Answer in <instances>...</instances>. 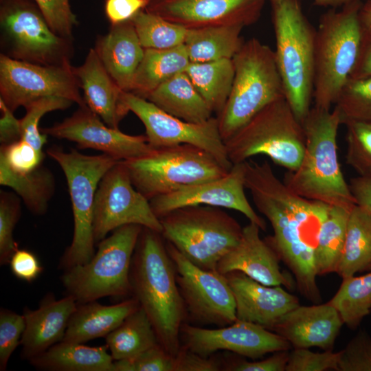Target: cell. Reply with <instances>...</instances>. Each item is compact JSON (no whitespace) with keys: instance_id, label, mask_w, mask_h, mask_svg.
Returning a JSON list of instances; mask_svg holds the SVG:
<instances>
[{"instance_id":"42","label":"cell","mask_w":371,"mask_h":371,"mask_svg":"<svg viewBox=\"0 0 371 371\" xmlns=\"http://www.w3.org/2000/svg\"><path fill=\"white\" fill-rule=\"evenodd\" d=\"M21 215L19 199L12 192L0 194V264L9 263L13 254L19 249L13 232Z\"/></svg>"},{"instance_id":"38","label":"cell","mask_w":371,"mask_h":371,"mask_svg":"<svg viewBox=\"0 0 371 371\" xmlns=\"http://www.w3.org/2000/svg\"><path fill=\"white\" fill-rule=\"evenodd\" d=\"M131 20L144 49H169L184 43L187 29L159 15L142 10Z\"/></svg>"},{"instance_id":"54","label":"cell","mask_w":371,"mask_h":371,"mask_svg":"<svg viewBox=\"0 0 371 371\" xmlns=\"http://www.w3.org/2000/svg\"><path fill=\"white\" fill-rule=\"evenodd\" d=\"M370 76L371 28L363 27L357 60L350 78L359 79Z\"/></svg>"},{"instance_id":"7","label":"cell","mask_w":371,"mask_h":371,"mask_svg":"<svg viewBox=\"0 0 371 371\" xmlns=\"http://www.w3.org/2000/svg\"><path fill=\"white\" fill-rule=\"evenodd\" d=\"M161 234L199 267L216 271L218 261L239 242L243 227L220 207L186 206L159 218Z\"/></svg>"},{"instance_id":"52","label":"cell","mask_w":371,"mask_h":371,"mask_svg":"<svg viewBox=\"0 0 371 371\" xmlns=\"http://www.w3.org/2000/svg\"><path fill=\"white\" fill-rule=\"evenodd\" d=\"M148 0H106L105 14L111 25L131 20L144 10Z\"/></svg>"},{"instance_id":"1","label":"cell","mask_w":371,"mask_h":371,"mask_svg":"<svg viewBox=\"0 0 371 371\" xmlns=\"http://www.w3.org/2000/svg\"><path fill=\"white\" fill-rule=\"evenodd\" d=\"M245 164V188L273 230V236L265 240L294 274L301 294L314 302H320L315 250L330 206L293 192L276 176L267 161Z\"/></svg>"},{"instance_id":"57","label":"cell","mask_w":371,"mask_h":371,"mask_svg":"<svg viewBox=\"0 0 371 371\" xmlns=\"http://www.w3.org/2000/svg\"><path fill=\"white\" fill-rule=\"evenodd\" d=\"M270 2L275 0H269ZM363 1L366 0H314V3L318 6H323L330 8H341L345 5L350 3L354 1Z\"/></svg>"},{"instance_id":"25","label":"cell","mask_w":371,"mask_h":371,"mask_svg":"<svg viewBox=\"0 0 371 371\" xmlns=\"http://www.w3.org/2000/svg\"><path fill=\"white\" fill-rule=\"evenodd\" d=\"M93 48L120 89L131 91L145 49L132 20L111 25L107 34L98 37Z\"/></svg>"},{"instance_id":"30","label":"cell","mask_w":371,"mask_h":371,"mask_svg":"<svg viewBox=\"0 0 371 371\" xmlns=\"http://www.w3.org/2000/svg\"><path fill=\"white\" fill-rule=\"evenodd\" d=\"M243 26L221 25L187 29L183 45L190 63L232 59L242 47Z\"/></svg>"},{"instance_id":"5","label":"cell","mask_w":371,"mask_h":371,"mask_svg":"<svg viewBox=\"0 0 371 371\" xmlns=\"http://www.w3.org/2000/svg\"><path fill=\"white\" fill-rule=\"evenodd\" d=\"M363 1L330 8L319 18L316 30L314 106L330 109L357 60L363 25L359 16Z\"/></svg>"},{"instance_id":"44","label":"cell","mask_w":371,"mask_h":371,"mask_svg":"<svg viewBox=\"0 0 371 371\" xmlns=\"http://www.w3.org/2000/svg\"><path fill=\"white\" fill-rule=\"evenodd\" d=\"M25 327L22 315L11 310H0V370H6L8 361L19 345Z\"/></svg>"},{"instance_id":"24","label":"cell","mask_w":371,"mask_h":371,"mask_svg":"<svg viewBox=\"0 0 371 371\" xmlns=\"http://www.w3.org/2000/svg\"><path fill=\"white\" fill-rule=\"evenodd\" d=\"M78 303L69 295L56 300L47 293L36 310L23 308L25 327L21 340V357L31 360L61 341Z\"/></svg>"},{"instance_id":"23","label":"cell","mask_w":371,"mask_h":371,"mask_svg":"<svg viewBox=\"0 0 371 371\" xmlns=\"http://www.w3.org/2000/svg\"><path fill=\"white\" fill-rule=\"evenodd\" d=\"M343 324L339 312L328 302L299 305L269 330L284 337L294 348L317 347L331 350Z\"/></svg>"},{"instance_id":"36","label":"cell","mask_w":371,"mask_h":371,"mask_svg":"<svg viewBox=\"0 0 371 371\" xmlns=\"http://www.w3.org/2000/svg\"><path fill=\"white\" fill-rule=\"evenodd\" d=\"M351 210L330 206L318 236L315 250L317 276L337 272Z\"/></svg>"},{"instance_id":"22","label":"cell","mask_w":371,"mask_h":371,"mask_svg":"<svg viewBox=\"0 0 371 371\" xmlns=\"http://www.w3.org/2000/svg\"><path fill=\"white\" fill-rule=\"evenodd\" d=\"M260 229L252 222L243 227L238 243L218 261L216 271L223 275L238 271L265 285L291 289V278L281 271L278 254L260 238Z\"/></svg>"},{"instance_id":"37","label":"cell","mask_w":371,"mask_h":371,"mask_svg":"<svg viewBox=\"0 0 371 371\" xmlns=\"http://www.w3.org/2000/svg\"><path fill=\"white\" fill-rule=\"evenodd\" d=\"M342 279L339 289L328 302L337 310L344 324L355 330L371 312V271Z\"/></svg>"},{"instance_id":"49","label":"cell","mask_w":371,"mask_h":371,"mask_svg":"<svg viewBox=\"0 0 371 371\" xmlns=\"http://www.w3.org/2000/svg\"><path fill=\"white\" fill-rule=\"evenodd\" d=\"M223 366L218 359L201 356L183 346L175 356V371H219Z\"/></svg>"},{"instance_id":"14","label":"cell","mask_w":371,"mask_h":371,"mask_svg":"<svg viewBox=\"0 0 371 371\" xmlns=\"http://www.w3.org/2000/svg\"><path fill=\"white\" fill-rule=\"evenodd\" d=\"M74 67L47 66L0 54V98L14 112L45 97H60L85 106Z\"/></svg>"},{"instance_id":"28","label":"cell","mask_w":371,"mask_h":371,"mask_svg":"<svg viewBox=\"0 0 371 371\" xmlns=\"http://www.w3.org/2000/svg\"><path fill=\"white\" fill-rule=\"evenodd\" d=\"M146 100L166 113L188 122L202 123L213 114L185 71L162 83Z\"/></svg>"},{"instance_id":"45","label":"cell","mask_w":371,"mask_h":371,"mask_svg":"<svg viewBox=\"0 0 371 371\" xmlns=\"http://www.w3.org/2000/svg\"><path fill=\"white\" fill-rule=\"evenodd\" d=\"M43 159V152L38 151L23 139L1 145L0 159L17 173L23 174L34 170L42 165Z\"/></svg>"},{"instance_id":"13","label":"cell","mask_w":371,"mask_h":371,"mask_svg":"<svg viewBox=\"0 0 371 371\" xmlns=\"http://www.w3.org/2000/svg\"><path fill=\"white\" fill-rule=\"evenodd\" d=\"M121 102L127 113H133L143 123L151 147L189 144L210 153L226 170H229L233 166L216 117L212 116L202 123L186 122L129 91H122Z\"/></svg>"},{"instance_id":"29","label":"cell","mask_w":371,"mask_h":371,"mask_svg":"<svg viewBox=\"0 0 371 371\" xmlns=\"http://www.w3.org/2000/svg\"><path fill=\"white\" fill-rule=\"evenodd\" d=\"M106 345L89 347L61 341L30 360L36 369L47 371H113Z\"/></svg>"},{"instance_id":"6","label":"cell","mask_w":371,"mask_h":371,"mask_svg":"<svg viewBox=\"0 0 371 371\" xmlns=\"http://www.w3.org/2000/svg\"><path fill=\"white\" fill-rule=\"evenodd\" d=\"M232 61V87L216 117L224 142L264 107L284 97L274 51L269 46L257 38H250L243 43Z\"/></svg>"},{"instance_id":"9","label":"cell","mask_w":371,"mask_h":371,"mask_svg":"<svg viewBox=\"0 0 371 371\" xmlns=\"http://www.w3.org/2000/svg\"><path fill=\"white\" fill-rule=\"evenodd\" d=\"M225 144L233 165L264 155L294 171L304 155L305 135L302 123L282 97L264 107Z\"/></svg>"},{"instance_id":"26","label":"cell","mask_w":371,"mask_h":371,"mask_svg":"<svg viewBox=\"0 0 371 371\" xmlns=\"http://www.w3.org/2000/svg\"><path fill=\"white\" fill-rule=\"evenodd\" d=\"M86 105L109 126L119 129L120 121L128 113L121 102L122 90L106 70L94 48L84 63L74 67Z\"/></svg>"},{"instance_id":"46","label":"cell","mask_w":371,"mask_h":371,"mask_svg":"<svg viewBox=\"0 0 371 371\" xmlns=\"http://www.w3.org/2000/svg\"><path fill=\"white\" fill-rule=\"evenodd\" d=\"M341 351L314 352L308 348H294L289 355L285 371H339Z\"/></svg>"},{"instance_id":"32","label":"cell","mask_w":371,"mask_h":371,"mask_svg":"<svg viewBox=\"0 0 371 371\" xmlns=\"http://www.w3.org/2000/svg\"><path fill=\"white\" fill-rule=\"evenodd\" d=\"M371 271V212L355 205L348 220L337 273L342 278Z\"/></svg>"},{"instance_id":"19","label":"cell","mask_w":371,"mask_h":371,"mask_svg":"<svg viewBox=\"0 0 371 371\" xmlns=\"http://www.w3.org/2000/svg\"><path fill=\"white\" fill-rule=\"evenodd\" d=\"M41 131L47 135L75 142L80 149L100 150L120 161L142 157L154 150L146 135H131L111 128L87 105L79 106L63 122Z\"/></svg>"},{"instance_id":"20","label":"cell","mask_w":371,"mask_h":371,"mask_svg":"<svg viewBox=\"0 0 371 371\" xmlns=\"http://www.w3.org/2000/svg\"><path fill=\"white\" fill-rule=\"evenodd\" d=\"M265 0H148L144 10L186 29L221 25L244 27L260 18Z\"/></svg>"},{"instance_id":"50","label":"cell","mask_w":371,"mask_h":371,"mask_svg":"<svg viewBox=\"0 0 371 371\" xmlns=\"http://www.w3.org/2000/svg\"><path fill=\"white\" fill-rule=\"evenodd\" d=\"M288 350L276 352L271 357L259 361L243 359L225 363L223 370L227 371H284L289 359Z\"/></svg>"},{"instance_id":"2","label":"cell","mask_w":371,"mask_h":371,"mask_svg":"<svg viewBox=\"0 0 371 371\" xmlns=\"http://www.w3.org/2000/svg\"><path fill=\"white\" fill-rule=\"evenodd\" d=\"M130 281L131 294L151 321L159 344L175 356L188 315L173 262L160 233L143 227L132 258Z\"/></svg>"},{"instance_id":"56","label":"cell","mask_w":371,"mask_h":371,"mask_svg":"<svg viewBox=\"0 0 371 371\" xmlns=\"http://www.w3.org/2000/svg\"><path fill=\"white\" fill-rule=\"evenodd\" d=\"M359 16L363 27L371 28V0H366L363 2Z\"/></svg>"},{"instance_id":"12","label":"cell","mask_w":371,"mask_h":371,"mask_svg":"<svg viewBox=\"0 0 371 371\" xmlns=\"http://www.w3.org/2000/svg\"><path fill=\"white\" fill-rule=\"evenodd\" d=\"M0 27L1 54L41 65H70L73 39L56 34L36 3L1 0Z\"/></svg>"},{"instance_id":"41","label":"cell","mask_w":371,"mask_h":371,"mask_svg":"<svg viewBox=\"0 0 371 371\" xmlns=\"http://www.w3.org/2000/svg\"><path fill=\"white\" fill-rule=\"evenodd\" d=\"M346 126V164L360 177H371V122L350 121Z\"/></svg>"},{"instance_id":"34","label":"cell","mask_w":371,"mask_h":371,"mask_svg":"<svg viewBox=\"0 0 371 371\" xmlns=\"http://www.w3.org/2000/svg\"><path fill=\"white\" fill-rule=\"evenodd\" d=\"M0 184L12 189L27 208L38 216L47 212L56 186L53 173L43 165L32 172L20 174L10 170L1 159Z\"/></svg>"},{"instance_id":"27","label":"cell","mask_w":371,"mask_h":371,"mask_svg":"<svg viewBox=\"0 0 371 371\" xmlns=\"http://www.w3.org/2000/svg\"><path fill=\"white\" fill-rule=\"evenodd\" d=\"M139 306L133 297L112 305H103L96 301L78 304L62 341L83 344L105 337Z\"/></svg>"},{"instance_id":"39","label":"cell","mask_w":371,"mask_h":371,"mask_svg":"<svg viewBox=\"0 0 371 371\" xmlns=\"http://www.w3.org/2000/svg\"><path fill=\"white\" fill-rule=\"evenodd\" d=\"M335 105L343 124L350 121L371 122V76L349 78Z\"/></svg>"},{"instance_id":"35","label":"cell","mask_w":371,"mask_h":371,"mask_svg":"<svg viewBox=\"0 0 371 371\" xmlns=\"http://www.w3.org/2000/svg\"><path fill=\"white\" fill-rule=\"evenodd\" d=\"M213 113L223 110L234 77L232 59L190 63L184 71Z\"/></svg>"},{"instance_id":"18","label":"cell","mask_w":371,"mask_h":371,"mask_svg":"<svg viewBox=\"0 0 371 371\" xmlns=\"http://www.w3.org/2000/svg\"><path fill=\"white\" fill-rule=\"evenodd\" d=\"M245 162L234 164L224 176L183 188L150 200L159 218L183 207L208 205L236 210L265 231V221L254 210L245 192Z\"/></svg>"},{"instance_id":"3","label":"cell","mask_w":371,"mask_h":371,"mask_svg":"<svg viewBox=\"0 0 371 371\" xmlns=\"http://www.w3.org/2000/svg\"><path fill=\"white\" fill-rule=\"evenodd\" d=\"M302 124L304 155L299 167L284 174V183L305 199L351 210L355 201L337 157V132L342 124L339 111L313 106Z\"/></svg>"},{"instance_id":"10","label":"cell","mask_w":371,"mask_h":371,"mask_svg":"<svg viewBox=\"0 0 371 371\" xmlns=\"http://www.w3.org/2000/svg\"><path fill=\"white\" fill-rule=\"evenodd\" d=\"M47 153L63 171L71 202L73 238L59 262V268L65 271L88 262L95 254L93 216L95 192L104 175L120 160L105 153L88 155L76 149L66 152L56 146L49 148Z\"/></svg>"},{"instance_id":"53","label":"cell","mask_w":371,"mask_h":371,"mask_svg":"<svg viewBox=\"0 0 371 371\" xmlns=\"http://www.w3.org/2000/svg\"><path fill=\"white\" fill-rule=\"evenodd\" d=\"M0 142L1 144H9L21 138L20 120L15 117L12 112L0 98Z\"/></svg>"},{"instance_id":"17","label":"cell","mask_w":371,"mask_h":371,"mask_svg":"<svg viewBox=\"0 0 371 371\" xmlns=\"http://www.w3.org/2000/svg\"><path fill=\"white\" fill-rule=\"evenodd\" d=\"M181 346L203 357L223 350L256 359L269 352L289 350L291 344L280 335L254 323L236 319L218 328H204L184 323Z\"/></svg>"},{"instance_id":"21","label":"cell","mask_w":371,"mask_h":371,"mask_svg":"<svg viewBox=\"0 0 371 371\" xmlns=\"http://www.w3.org/2000/svg\"><path fill=\"white\" fill-rule=\"evenodd\" d=\"M225 276L234 294L238 320L269 329L300 305L298 298L281 286L265 285L238 271Z\"/></svg>"},{"instance_id":"43","label":"cell","mask_w":371,"mask_h":371,"mask_svg":"<svg viewBox=\"0 0 371 371\" xmlns=\"http://www.w3.org/2000/svg\"><path fill=\"white\" fill-rule=\"evenodd\" d=\"M113 371H175V356L159 344L132 358L114 361Z\"/></svg>"},{"instance_id":"11","label":"cell","mask_w":371,"mask_h":371,"mask_svg":"<svg viewBox=\"0 0 371 371\" xmlns=\"http://www.w3.org/2000/svg\"><path fill=\"white\" fill-rule=\"evenodd\" d=\"M123 162L135 188L149 201L229 172L210 153L189 144L154 148Z\"/></svg>"},{"instance_id":"55","label":"cell","mask_w":371,"mask_h":371,"mask_svg":"<svg viewBox=\"0 0 371 371\" xmlns=\"http://www.w3.org/2000/svg\"><path fill=\"white\" fill-rule=\"evenodd\" d=\"M348 184L355 204L371 212V177L358 176Z\"/></svg>"},{"instance_id":"15","label":"cell","mask_w":371,"mask_h":371,"mask_svg":"<svg viewBox=\"0 0 371 371\" xmlns=\"http://www.w3.org/2000/svg\"><path fill=\"white\" fill-rule=\"evenodd\" d=\"M136 224L159 233L162 227L150 201L133 186L123 161L101 179L95 195L93 229L96 243L126 225Z\"/></svg>"},{"instance_id":"33","label":"cell","mask_w":371,"mask_h":371,"mask_svg":"<svg viewBox=\"0 0 371 371\" xmlns=\"http://www.w3.org/2000/svg\"><path fill=\"white\" fill-rule=\"evenodd\" d=\"M114 361L130 359L159 344L145 311L139 306L105 337Z\"/></svg>"},{"instance_id":"31","label":"cell","mask_w":371,"mask_h":371,"mask_svg":"<svg viewBox=\"0 0 371 371\" xmlns=\"http://www.w3.org/2000/svg\"><path fill=\"white\" fill-rule=\"evenodd\" d=\"M190 61L183 44L164 49H145L129 92L146 99L159 85L186 70Z\"/></svg>"},{"instance_id":"4","label":"cell","mask_w":371,"mask_h":371,"mask_svg":"<svg viewBox=\"0 0 371 371\" xmlns=\"http://www.w3.org/2000/svg\"><path fill=\"white\" fill-rule=\"evenodd\" d=\"M276 37V61L284 98L302 123L313 97L316 30L300 0L271 2Z\"/></svg>"},{"instance_id":"40","label":"cell","mask_w":371,"mask_h":371,"mask_svg":"<svg viewBox=\"0 0 371 371\" xmlns=\"http://www.w3.org/2000/svg\"><path fill=\"white\" fill-rule=\"evenodd\" d=\"M72 103H74L72 101L63 98L45 97L27 105L25 107V115L20 119L21 139L25 140L38 151L43 152L48 135L43 133L38 128L41 119L49 112L69 108Z\"/></svg>"},{"instance_id":"16","label":"cell","mask_w":371,"mask_h":371,"mask_svg":"<svg viewBox=\"0 0 371 371\" xmlns=\"http://www.w3.org/2000/svg\"><path fill=\"white\" fill-rule=\"evenodd\" d=\"M166 245L188 317L195 322L218 327L233 324L236 320V304L225 276L199 267L171 243Z\"/></svg>"},{"instance_id":"47","label":"cell","mask_w":371,"mask_h":371,"mask_svg":"<svg viewBox=\"0 0 371 371\" xmlns=\"http://www.w3.org/2000/svg\"><path fill=\"white\" fill-rule=\"evenodd\" d=\"M52 30L58 35L73 39L78 21L69 0H34Z\"/></svg>"},{"instance_id":"48","label":"cell","mask_w":371,"mask_h":371,"mask_svg":"<svg viewBox=\"0 0 371 371\" xmlns=\"http://www.w3.org/2000/svg\"><path fill=\"white\" fill-rule=\"evenodd\" d=\"M339 371H371V337L359 331L341 350Z\"/></svg>"},{"instance_id":"51","label":"cell","mask_w":371,"mask_h":371,"mask_svg":"<svg viewBox=\"0 0 371 371\" xmlns=\"http://www.w3.org/2000/svg\"><path fill=\"white\" fill-rule=\"evenodd\" d=\"M9 264L14 276L27 282L36 280L43 271L37 257L26 249H18L12 256Z\"/></svg>"},{"instance_id":"8","label":"cell","mask_w":371,"mask_h":371,"mask_svg":"<svg viewBox=\"0 0 371 371\" xmlns=\"http://www.w3.org/2000/svg\"><path fill=\"white\" fill-rule=\"evenodd\" d=\"M143 227L130 224L115 229L98 243L88 262L65 270L60 280L66 295L83 304L131 294V265Z\"/></svg>"}]
</instances>
